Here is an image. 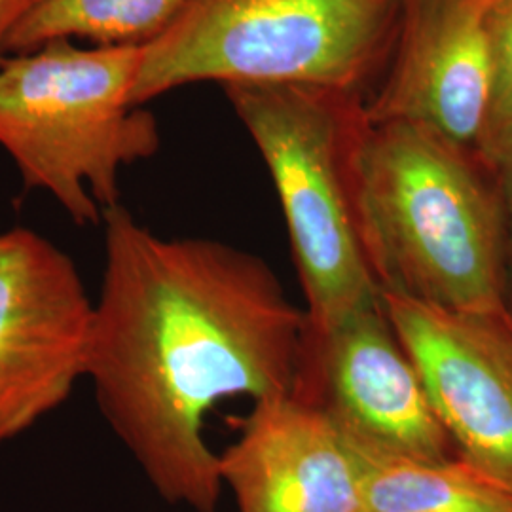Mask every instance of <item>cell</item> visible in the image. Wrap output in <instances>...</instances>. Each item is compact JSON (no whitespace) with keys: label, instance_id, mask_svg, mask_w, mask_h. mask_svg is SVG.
Returning a JSON list of instances; mask_svg holds the SVG:
<instances>
[{"label":"cell","instance_id":"obj_4","mask_svg":"<svg viewBox=\"0 0 512 512\" xmlns=\"http://www.w3.org/2000/svg\"><path fill=\"white\" fill-rule=\"evenodd\" d=\"M399 0H188L143 46L133 107L196 82L317 86L370 97L399 37Z\"/></svg>","mask_w":512,"mask_h":512},{"label":"cell","instance_id":"obj_5","mask_svg":"<svg viewBox=\"0 0 512 512\" xmlns=\"http://www.w3.org/2000/svg\"><path fill=\"white\" fill-rule=\"evenodd\" d=\"M141 57L55 40L0 65V147L78 226L101 224L120 205V171L160 147L156 118L131 103Z\"/></svg>","mask_w":512,"mask_h":512},{"label":"cell","instance_id":"obj_7","mask_svg":"<svg viewBox=\"0 0 512 512\" xmlns=\"http://www.w3.org/2000/svg\"><path fill=\"white\" fill-rule=\"evenodd\" d=\"M93 310L71 256L31 228L0 232V444L86 378Z\"/></svg>","mask_w":512,"mask_h":512},{"label":"cell","instance_id":"obj_6","mask_svg":"<svg viewBox=\"0 0 512 512\" xmlns=\"http://www.w3.org/2000/svg\"><path fill=\"white\" fill-rule=\"evenodd\" d=\"M291 393L366 461L458 458L382 296L329 321L306 315Z\"/></svg>","mask_w":512,"mask_h":512},{"label":"cell","instance_id":"obj_3","mask_svg":"<svg viewBox=\"0 0 512 512\" xmlns=\"http://www.w3.org/2000/svg\"><path fill=\"white\" fill-rule=\"evenodd\" d=\"M224 90L272 177L308 319L378 300L363 203L368 97L291 84Z\"/></svg>","mask_w":512,"mask_h":512},{"label":"cell","instance_id":"obj_15","mask_svg":"<svg viewBox=\"0 0 512 512\" xmlns=\"http://www.w3.org/2000/svg\"><path fill=\"white\" fill-rule=\"evenodd\" d=\"M35 0H0V65L8 54V40Z\"/></svg>","mask_w":512,"mask_h":512},{"label":"cell","instance_id":"obj_13","mask_svg":"<svg viewBox=\"0 0 512 512\" xmlns=\"http://www.w3.org/2000/svg\"><path fill=\"white\" fill-rule=\"evenodd\" d=\"M512 148V0H505L495 31L490 93L478 154L495 167Z\"/></svg>","mask_w":512,"mask_h":512},{"label":"cell","instance_id":"obj_8","mask_svg":"<svg viewBox=\"0 0 512 512\" xmlns=\"http://www.w3.org/2000/svg\"><path fill=\"white\" fill-rule=\"evenodd\" d=\"M382 300L458 458L512 492V311Z\"/></svg>","mask_w":512,"mask_h":512},{"label":"cell","instance_id":"obj_12","mask_svg":"<svg viewBox=\"0 0 512 512\" xmlns=\"http://www.w3.org/2000/svg\"><path fill=\"white\" fill-rule=\"evenodd\" d=\"M366 512H512V492L461 458L366 461Z\"/></svg>","mask_w":512,"mask_h":512},{"label":"cell","instance_id":"obj_10","mask_svg":"<svg viewBox=\"0 0 512 512\" xmlns=\"http://www.w3.org/2000/svg\"><path fill=\"white\" fill-rule=\"evenodd\" d=\"M219 454L238 512H366V459L293 393L253 403Z\"/></svg>","mask_w":512,"mask_h":512},{"label":"cell","instance_id":"obj_14","mask_svg":"<svg viewBox=\"0 0 512 512\" xmlns=\"http://www.w3.org/2000/svg\"><path fill=\"white\" fill-rule=\"evenodd\" d=\"M495 175L503 203L505 228H507V251H509V306L512 311V148L495 164Z\"/></svg>","mask_w":512,"mask_h":512},{"label":"cell","instance_id":"obj_11","mask_svg":"<svg viewBox=\"0 0 512 512\" xmlns=\"http://www.w3.org/2000/svg\"><path fill=\"white\" fill-rule=\"evenodd\" d=\"M188 0H35L8 40L25 54L55 40L92 46H147L181 16Z\"/></svg>","mask_w":512,"mask_h":512},{"label":"cell","instance_id":"obj_2","mask_svg":"<svg viewBox=\"0 0 512 512\" xmlns=\"http://www.w3.org/2000/svg\"><path fill=\"white\" fill-rule=\"evenodd\" d=\"M363 203L382 293L442 310H511L503 203L478 152L416 122H370Z\"/></svg>","mask_w":512,"mask_h":512},{"label":"cell","instance_id":"obj_1","mask_svg":"<svg viewBox=\"0 0 512 512\" xmlns=\"http://www.w3.org/2000/svg\"><path fill=\"white\" fill-rule=\"evenodd\" d=\"M101 224L86 365L97 406L165 501L217 512L222 480L205 416L239 395L255 403L293 391L306 310L249 251L162 238L122 203Z\"/></svg>","mask_w":512,"mask_h":512},{"label":"cell","instance_id":"obj_9","mask_svg":"<svg viewBox=\"0 0 512 512\" xmlns=\"http://www.w3.org/2000/svg\"><path fill=\"white\" fill-rule=\"evenodd\" d=\"M505 0H399L395 52L370 122H416L478 152Z\"/></svg>","mask_w":512,"mask_h":512}]
</instances>
